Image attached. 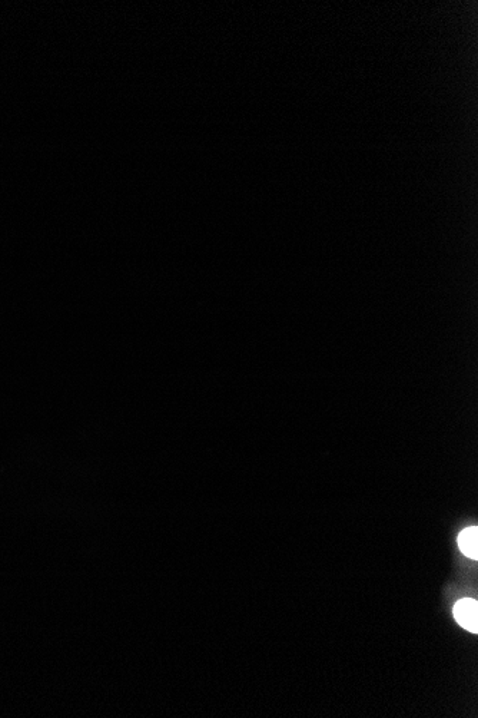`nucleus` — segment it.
I'll use <instances>...</instances> for the list:
<instances>
[{
  "label": "nucleus",
  "instance_id": "2",
  "mask_svg": "<svg viewBox=\"0 0 478 718\" xmlns=\"http://www.w3.org/2000/svg\"><path fill=\"white\" fill-rule=\"evenodd\" d=\"M458 547L466 557L471 559L478 558V529L476 526L464 529L461 532V535L458 536Z\"/></svg>",
  "mask_w": 478,
  "mask_h": 718
},
{
  "label": "nucleus",
  "instance_id": "1",
  "mask_svg": "<svg viewBox=\"0 0 478 718\" xmlns=\"http://www.w3.org/2000/svg\"><path fill=\"white\" fill-rule=\"evenodd\" d=\"M454 617L461 627L470 633H478V604L474 600L458 601L454 607Z\"/></svg>",
  "mask_w": 478,
  "mask_h": 718
}]
</instances>
